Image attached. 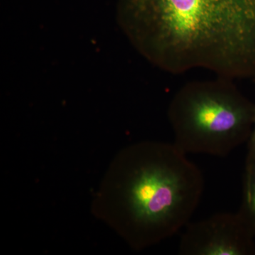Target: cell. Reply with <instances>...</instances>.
I'll use <instances>...</instances> for the list:
<instances>
[{
  "mask_svg": "<svg viewBox=\"0 0 255 255\" xmlns=\"http://www.w3.org/2000/svg\"><path fill=\"white\" fill-rule=\"evenodd\" d=\"M255 107L231 79L188 82L169 106L174 143L186 154L226 157L248 142Z\"/></svg>",
  "mask_w": 255,
  "mask_h": 255,
  "instance_id": "obj_3",
  "label": "cell"
},
{
  "mask_svg": "<svg viewBox=\"0 0 255 255\" xmlns=\"http://www.w3.org/2000/svg\"><path fill=\"white\" fill-rule=\"evenodd\" d=\"M174 143L130 146L116 164V222L137 249L174 236L190 222L200 202V169Z\"/></svg>",
  "mask_w": 255,
  "mask_h": 255,
  "instance_id": "obj_2",
  "label": "cell"
},
{
  "mask_svg": "<svg viewBox=\"0 0 255 255\" xmlns=\"http://www.w3.org/2000/svg\"><path fill=\"white\" fill-rule=\"evenodd\" d=\"M248 154L246 159H251L255 156V107L253 115V129L248 142Z\"/></svg>",
  "mask_w": 255,
  "mask_h": 255,
  "instance_id": "obj_6",
  "label": "cell"
},
{
  "mask_svg": "<svg viewBox=\"0 0 255 255\" xmlns=\"http://www.w3.org/2000/svg\"><path fill=\"white\" fill-rule=\"evenodd\" d=\"M237 214L248 232L255 238V156L246 159L243 199Z\"/></svg>",
  "mask_w": 255,
  "mask_h": 255,
  "instance_id": "obj_5",
  "label": "cell"
},
{
  "mask_svg": "<svg viewBox=\"0 0 255 255\" xmlns=\"http://www.w3.org/2000/svg\"><path fill=\"white\" fill-rule=\"evenodd\" d=\"M117 20L155 67L255 80V0H119Z\"/></svg>",
  "mask_w": 255,
  "mask_h": 255,
  "instance_id": "obj_1",
  "label": "cell"
},
{
  "mask_svg": "<svg viewBox=\"0 0 255 255\" xmlns=\"http://www.w3.org/2000/svg\"><path fill=\"white\" fill-rule=\"evenodd\" d=\"M181 237L183 255H255V238L237 213H221L188 223Z\"/></svg>",
  "mask_w": 255,
  "mask_h": 255,
  "instance_id": "obj_4",
  "label": "cell"
},
{
  "mask_svg": "<svg viewBox=\"0 0 255 255\" xmlns=\"http://www.w3.org/2000/svg\"></svg>",
  "mask_w": 255,
  "mask_h": 255,
  "instance_id": "obj_7",
  "label": "cell"
}]
</instances>
